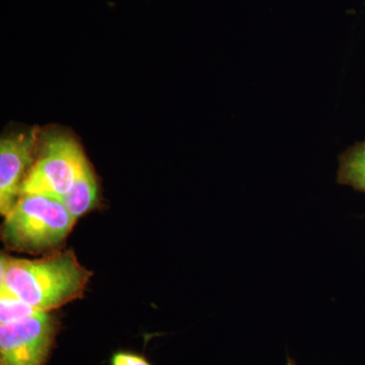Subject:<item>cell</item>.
<instances>
[{
	"label": "cell",
	"mask_w": 365,
	"mask_h": 365,
	"mask_svg": "<svg viewBox=\"0 0 365 365\" xmlns=\"http://www.w3.org/2000/svg\"><path fill=\"white\" fill-rule=\"evenodd\" d=\"M91 272L72 251L58 252L38 260L2 255L0 288L39 312L78 299L85 292Z\"/></svg>",
	"instance_id": "cell-1"
},
{
	"label": "cell",
	"mask_w": 365,
	"mask_h": 365,
	"mask_svg": "<svg viewBox=\"0 0 365 365\" xmlns=\"http://www.w3.org/2000/svg\"><path fill=\"white\" fill-rule=\"evenodd\" d=\"M1 237L9 250L36 254L66 241L76 220L56 197L23 194L6 216Z\"/></svg>",
	"instance_id": "cell-2"
},
{
	"label": "cell",
	"mask_w": 365,
	"mask_h": 365,
	"mask_svg": "<svg viewBox=\"0 0 365 365\" xmlns=\"http://www.w3.org/2000/svg\"><path fill=\"white\" fill-rule=\"evenodd\" d=\"M40 145L39 155L21 185V195L62 198L74 186L88 160L76 139L61 132L44 136Z\"/></svg>",
	"instance_id": "cell-3"
},
{
	"label": "cell",
	"mask_w": 365,
	"mask_h": 365,
	"mask_svg": "<svg viewBox=\"0 0 365 365\" xmlns=\"http://www.w3.org/2000/svg\"><path fill=\"white\" fill-rule=\"evenodd\" d=\"M57 330L50 312L0 326V365H45Z\"/></svg>",
	"instance_id": "cell-4"
},
{
	"label": "cell",
	"mask_w": 365,
	"mask_h": 365,
	"mask_svg": "<svg viewBox=\"0 0 365 365\" xmlns=\"http://www.w3.org/2000/svg\"><path fill=\"white\" fill-rule=\"evenodd\" d=\"M35 130L4 137L0 143V212L11 211L21 197V185L34 163Z\"/></svg>",
	"instance_id": "cell-5"
},
{
	"label": "cell",
	"mask_w": 365,
	"mask_h": 365,
	"mask_svg": "<svg viewBox=\"0 0 365 365\" xmlns=\"http://www.w3.org/2000/svg\"><path fill=\"white\" fill-rule=\"evenodd\" d=\"M60 200L76 220L96 207L98 202V184L88 160L83 165L74 186Z\"/></svg>",
	"instance_id": "cell-6"
},
{
	"label": "cell",
	"mask_w": 365,
	"mask_h": 365,
	"mask_svg": "<svg viewBox=\"0 0 365 365\" xmlns=\"http://www.w3.org/2000/svg\"><path fill=\"white\" fill-rule=\"evenodd\" d=\"M338 182L365 193V143L356 144L341 155Z\"/></svg>",
	"instance_id": "cell-7"
},
{
	"label": "cell",
	"mask_w": 365,
	"mask_h": 365,
	"mask_svg": "<svg viewBox=\"0 0 365 365\" xmlns=\"http://www.w3.org/2000/svg\"><path fill=\"white\" fill-rule=\"evenodd\" d=\"M41 313L14 295L1 290L0 294V324L14 323Z\"/></svg>",
	"instance_id": "cell-8"
},
{
	"label": "cell",
	"mask_w": 365,
	"mask_h": 365,
	"mask_svg": "<svg viewBox=\"0 0 365 365\" xmlns=\"http://www.w3.org/2000/svg\"><path fill=\"white\" fill-rule=\"evenodd\" d=\"M110 365H151L150 361L137 353L130 351H117L113 353Z\"/></svg>",
	"instance_id": "cell-9"
},
{
	"label": "cell",
	"mask_w": 365,
	"mask_h": 365,
	"mask_svg": "<svg viewBox=\"0 0 365 365\" xmlns=\"http://www.w3.org/2000/svg\"><path fill=\"white\" fill-rule=\"evenodd\" d=\"M287 365H294V362L292 361V360H288Z\"/></svg>",
	"instance_id": "cell-10"
}]
</instances>
